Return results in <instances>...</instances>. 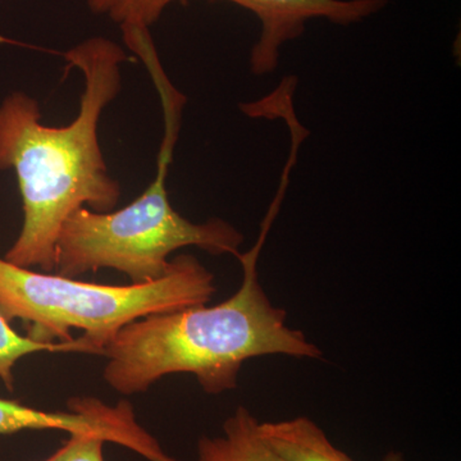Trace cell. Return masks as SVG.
I'll list each match as a JSON object with an SVG mask.
<instances>
[{"mask_svg": "<svg viewBox=\"0 0 461 461\" xmlns=\"http://www.w3.org/2000/svg\"><path fill=\"white\" fill-rule=\"evenodd\" d=\"M384 461H405V457H403L402 453L390 451V453L386 454V456L384 457Z\"/></svg>", "mask_w": 461, "mask_h": 461, "instance_id": "cell-12", "label": "cell"}, {"mask_svg": "<svg viewBox=\"0 0 461 461\" xmlns=\"http://www.w3.org/2000/svg\"><path fill=\"white\" fill-rule=\"evenodd\" d=\"M256 14L260 36L250 53L254 75L272 74L280 50L305 32L306 23L324 18L338 25H351L377 14L387 0H227Z\"/></svg>", "mask_w": 461, "mask_h": 461, "instance_id": "cell-6", "label": "cell"}, {"mask_svg": "<svg viewBox=\"0 0 461 461\" xmlns=\"http://www.w3.org/2000/svg\"><path fill=\"white\" fill-rule=\"evenodd\" d=\"M36 353H69L68 342L33 341L12 329L11 321L0 314V381L11 393L14 391V368L23 357Z\"/></svg>", "mask_w": 461, "mask_h": 461, "instance_id": "cell-10", "label": "cell"}, {"mask_svg": "<svg viewBox=\"0 0 461 461\" xmlns=\"http://www.w3.org/2000/svg\"><path fill=\"white\" fill-rule=\"evenodd\" d=\"M186 5L189 0H87L91 12L107 16L121 29H148L172 3Z\"/></svg>", "mask_w": 461, "mask_h": 461, "instance_id": "cell-9", "label": "cell"}, {"mask_svg": "<svg viewBox=\"0 0 461 461\" xmlns=\"http://www.w3.org/2000/svg\"><path fill=\"white\" fill-rule=\"evenodd\" d=\"M165 115V136L157 176L147 190L123 208L98 213L80 208L63 222L56 245V272L77 278L85 273L114 269L131 284L165 277L175 251L195 247L214 257H238L244 235L232 224L211 218L194 223L169 202L167 177L180 133L185 98L171 84L157 87Z\"/></svg>", "mask_w": 461, "mask_h": 461, "instance_id": "cell-3", "label": "cell"}, {"mask_svg": "<svg viewBox=\"0 0 461 461\" xmlns=\"http://www.w3.org/2000/svg\"><path fill=\"white\" fill-rule=\"evenodd\" d=\"M84 77L80 108L65 126L42 123L38 100L14 91L0 103V171L16 173L23 221L7 262L56 272L58 235L80 208L113 211L120 182L109 172L99 140L100 118L122 87L126 53L111 39L90 38L63 54Z\"/></svg>", "mask_w": 461, "mask_h": 461, "instance_id": "cell-1", "label": "cell"}, {"mask_svg": "<svg viewBox=\"0 0 461 461\" xmlns=\"http://www.w3.org/2000/svg\"><path fill=\"white\" fill-rule=\"evenodd\" d=\"M259 420L245 406H239L224 420L223 433L200 437L196 461H284L258 435Z\"/></svg>", "mask_w": 461, "mask_h": 461, "instance_id": "cell-8", "label": "cell"}, {"mask_svg": "<svg viewBox=\"0 0 461 461\" xmlns=\"http://www.w3.org/2000/svg\"><path fill=\"white\" fill-rule=\"evenodd\" d=\"M63 456H65V451H63V446L60 448H58L56 453L51 455L50 457H48L47 460L42 461H63Z\"/></svg>", "mask_w": 461, "mask_h": 461, "instance_id": "cell-13", "label": "cell"}, {"mask_svg": "<svg viewBox=\"0 0 461 461\" xmlns=\"http://www.w3.org/2000/svg\"><path fill=\"white\" fill-rule=\"evenodd\" d=\"M23 430L98 433L105 441L129 448L148 461H178L139 423L131 402L126 400L111 406L96 397H72L66 411H47L17 400L0 399V436Z\"/></svg>", "mask_w": 461, "mask_h": 461, "instance_id": "cell-5", "label": "cell"}, {"mask_svg": "<svg viewBox=\"0 0 461 461\" xmlns=\"http://www.w3.org/2000/svg\"><path fill=\"white\" fill-rule=\"evenodd\" d=\"M215 291L213 273L186 254L172 258L160 280L126 286L21 268L0 258V314L8 321H25L33 341L69 342L71 353L102 355L126 324L208 304Z\"/></svg>", "mask_w": 461, "mask_h": 461, "instance_id": "cell-4", "label": "cell"}, {"mask_svg": "<svg viewBox=\"0 0 461 461\" xmlns=\"http://www.w3.org/2000/svg\"><path fill=\"white\" fill-rule=\"evenodd\" d=\"M104 437L93 432L71 433L63 444V461H104Z\"/></svg>", "mask_w": 461, "mask_h": 461, "instance_id": "cell-11", "label": "cell"}, {"mask_svg": "<svg viewBox=\"0 0 461 461\" xmlns=\"http://www.w3.org/2000/svg\"><path fill=\"white\" fill-rule=\"evenodd\" d=\"M258 435L284 461H354L330 441L315 421L306 417L259 421Z\"/></svg>", "mask_w": 461, "mask_h": 461, "instance_id": "cell-7", "label": "cell"}, {"mask_svg": "<svg viewBox=\"0 0 461 461\" xmlns=\"http://www.w3.org/2000/svg\"><path fill=\"white\" fill-rule=\"evenodd\" d=\"M288 177L264 217L256 245L236 259L242 281L220 304L150 314L126 324L103 348V378L115 393H147L166 375L189 373L209 395L238 388L242 366L254 357L286 355L321 360L323 353L302 330L291 329L284 309L273 305L258 273L264 242L277 217Z\"/></svg>", "mask_w": 461, "mask_h": 461, "instance_id": "cell-2", "label": "cell"}]
</instances>
